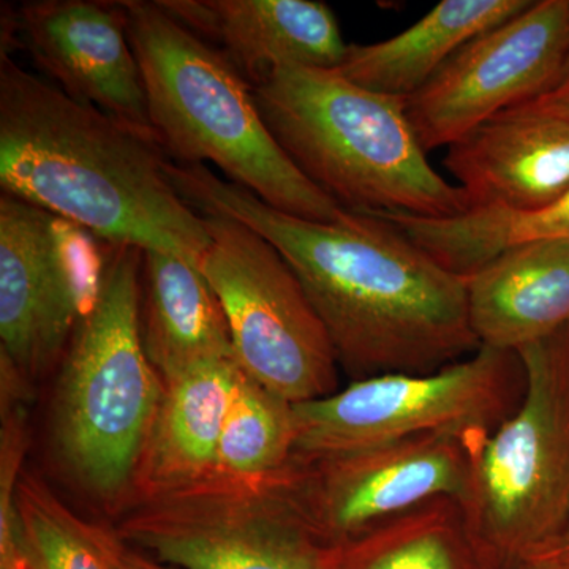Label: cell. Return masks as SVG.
I'll list each match as a JSON object with an SVG mask.
<instances>
[{"instance_id":"cell-1","label":"cell","mask_w":569,"mask_h":569,"mask_svg":"<svg viewBox=\"0 0 569 569\" xmlns=\"http://www.w3.org/2000/svg\"><path fill=\"white\" fill-rule=\"evenodd\" d=\"M167 173L194 211L238 220L279 250L353 381L436 372L481 347L466 277L388 220L347 211L335 222H313L266 204L206 164L168 160Z\"/></svg>"},{"instance_id":"cell-2","label":"cell","mask_w":569,"mask_h":569,"mask_svg":"<svg viewBox=\"0 0 569 569\" xmlns=\"http://www.w3.org/2000/svg\"><path fill=\"white\" fill-rule=\"evenodd\" d=\"M162 146L0 61V187L108 247L200 266L209 233L168 178Z\"/></svg>"},{"instance_id":"cell-3","label":"cell","mask_w":569,"mask_h":569,"mask_svg":"<svg viewBox=\"0 0 569 569\" xmlns=\"http://www.w3.org/2000/svg\"><path fill=\"white\" fill-rule=\"evenodd\" d=\"M291 162L347 211L449 219L473 211L466 190L427 160L406 97L370 91L337 70L287 66L253 88Z\"/></svg>"},{"instance_id":"cell-4","label":"cell","mask_w":569,"mask_h":569,"mask_svg":"<svg viewBox=\"0 0 569 569\" xmlns=\"http://www.w3.org/2000/svg\"><path fill=\"white\" fill-rule=\"evenodd\" d=\"M160 146L176 163H212L266 204L313 222L347 212L307 179L268 129L233 63L159 2L122 0Z\"/></svg>"},{"instance_id":"cell-5","label":"cell","mask_w":569,"mask_h":569,"mask_svg":"<svg viewBox=\"0 0 569 569\" xmlns=\"http://www.w3.org/2000/svg\"><path fill=\"white\" fill-rule=\"evenodd\" d=\"M141 258L140 249L108 247L99 295L63 355L52 402V443L67 473L121 516L163 396L141 337Z\"/></svg>"},{"instance_id":"cell-6","label":"cell","mask_w":569,"mask_h":569,"mask_svg":"<svg viewBox=\"0 0 569 569\" xmlns=\"http://www.w3.org/2000/svg\"><path fill=\"white\" fill-rule=\"evenodd\" d=\"M518 356L522 399L475 449L460 500L500 569L548 548L569 520V326Z\"/></svg>"},{"instance_id":"cell-7","label":"cell","mask_w":569,"mask_h":569,"mask_svg":"<svg viewBox=\"0 0 569 569\" xmlns=\"http://www.w3.org/2000/svg\"><path fill=\"white\" fill-rule=\"evenodd\" d=\"M523 370L518 353L481 346L430 373H387L295 403V452L340 451L452 433L485 440L518 408Z\"/></svg>"},{"instance_id":"cell-8","label":"cell","mask_w":569,"mask_h":569,"mask_svg":"<svg viewBox=\"0 0 569 569\" xmlns=\"http://www.w3.org/2000/svg\"><path fill=\"white\" fill-rule=\"evenodd\" d=\"M203 217L211 241L200 269L223 307L242 372L291 403L336 392L335 347L293 269L247 224Z\"/></svg>"},{"instance_id":"cell-9","label":"cell","mask_w":569,"mask_h":569,"mask_svg":"<svg viewBox=\"0 0 569 569\" xmlns=\"http://www.w3.org/2000/svg\"><path fill=\"white\" fill-rule=\"evenodd\" d=\"M116 533L182 569H332L336 548L313 537L288 503L277 473L212 475L123 512Z\"/></svg>"},{"instance_id":"cell-10","label":"cell","mask_w":569,"mask_h":569,"mask_svg":"<svg viewBox=\"0 0 569 569\" xmlns=\"http://www.w3.org/2000/svg\"><path fill=\"white\" fill-rule=\"evenodd\" d=\"M479 443L430 433L317 455L293 452L277 481L310 533L339 548L427 501L462 500Z\"/></svg>"},{"instance_id":"cell-11","label":"cell","mask_w":569,"mask_h":569,"mask_svg":"<svg viewBox=\"0 0 569 569\" xmlns=\"http://www.w3.org/2000/svg\"><path fill=\"white\" fill-rule=\"evenodd\" d=\"M74 224L0 197V355L29 383L62 361L102 284L107 253Z\"/></svg>"},{"instance_id":"cell-12","label":"cell","mask_w":569,"mask_h":569,"mask_svg":"<svg viewBox=\"0 0 569 569\" xmlns=\"http://www.w3.org/2000/svg\"><path fill=\"white\" fill-rule=\"evenodd\" d=\"M569 63V0H538L468 41L408 97L426 152L452 146L498 112L553 91Z\"/></svg>"},{"instance_id":"cell-13","label":"cell","mask_w":569,"mask_h":569,"mask_svg":"<svg viewBox=\"0 0 569 569\" xmlns=\"http://www.w3.org/2000/svg\"><path fill=\"white\" fill-rule=\"evenodd\" d=\"M17 20L33 63L56 88L160 144L121 2L32 0Z\"/></svg>"},{"instance_id":"cell-14","label":"cell","mask_w":569,"mask_h":569,"mask_svg":"<svg viewBox=\"0 0 569 569\" xmlns=\"http://www.w3.org/2000/svg\"><path fill=\"white\" fill-rule=\"evenodd\" d=\"M445 167L473 209L533 212L569 190V108L542 96L449 146Z\"/></svg>"},{"instance_id":"cell-15","label":"cell","mask_w":569,"mask_h":569,"mask_svg":"<svg viewBox=\"0 0 569 569\" xmlns=\"http://www.w3.org/2000/svg\"><path fill=\"white\" fill-rule=\"evenodd\" d=\"M219 50L257 88L280 67L339 69L346 59L335 11L317 0H157Z\"/></svg>"},{"instance_id":"cell-16","label":"cell","mask_w":569,"mask_h":569,"mask_svg":"<svg viewBox=\"0 0 569 569\" xmlns=\"http://www.w3.org/2000/svg\"><path fill=\"white\" fill-rule=\"evenodd\" d=\"M239 372L234 358H212L163 381L162 400L134 473L130 508L212 477Z\"/></svg>"},{"instance_id":"cell-17","label":"cell","mask_w":569,"mask_h":569,"mask_svg":"<svg viewBox=\"0 0 569 569\" xmlns=\"http://www.w3.org/2000/svg\"><path fill=\"white\" fill-rule=\"evenodd\" d=\"M466 279L479 346L518 353L569 326V241L511 247Z\"/></svg>"},{"instance_id":"cell-18","label":"cell","mask_w":569,"mask_h":569,"mask_svg":"<svg viewBox=\"0 0 569 569\" xmlns=\"http://www.w3.org/2000/svg\"><path fill=\"white\" fill-rule=\"evenodd\" d=\"M140 323L146 353L163 381L206 359L234 358L216 291L200 266L176 254L142 252Z\"/></svg>"},{"instance_id":"cell-19","label":"cell","mask_w":569,"mask_h":569,"mask_svg":"<svg viewBox=\"0 0 569 569\" xmlns=\"http://www.w3.org/2000/svg\"><path fill=\"white\" fill-rule=\"evenodd\" d=\"M530 6V0H443L391 39L348 44L342 77L387 96L408 97L425 88L459 50Z\"/></svg>"},{"instance_id":"cell-20","label":"cell","mask_w":569,"mask_h":569,"mask_svg":"<svg viewBox=\"0 0 569 569\" xmlns=\"http://www.w3.org/2000/svg\"><path fill=\"white\" fill-rule=\"evenodd\" d=\"M332 569H500L456 498H436L336 548Z\"/></svg>"},{"instance_id":"cell-21","label":"cell","mask_w":569,"mask_h":569,"mask_svg":"<svg viewBox=\"0 0 569 569\" xmlns=\"http://www.w3.org/2000/svg\"><path fill=\"white\" fill-rule=\"evenodd\" d=\"M406 233L438 263L470 277L511 247L535 241H569V190L533 212L473 209L449 219H421L406 213H373Z\"/></svg>"},{"instance_id":"cell-22","label":"cell","mask_w":569,"mask_h":569,"mask_svg":"<svg viewBox=\"0 0 569 569\" xmlns=\"http://www.w3.org/2000/svg\"><path fill=\"white\" fill-rule=\"evenodd\" d=\"M293 406L241 370L224 417L213 475L261 479L279 473L295 452Z\"/></svg>"},{"instance_id":"cell-23","label":"cell","mask_w":569,"mask_h":569,"mask_svg":"<svg viewBox=\"0 0 569 569\" xmlns=\"http://www.w3.org/2000/svg\"><path fill=\"white\" fill-rule=\"evenodd\" d=\"M14 516L24 569H107L102 526L74 515L37 475L22 473Z\"/></svg>"},{"instance_id":"cell-24","label":"cell","mask_w":569,"mask_h":569,"mask_svg":"<svg viewBox=\"0 0 569 569\" xmlns=\"http://www.w3.org/2000/svg\"><path fill=\"white\" fill-rule=\"evenodd\" d=\"M104 563L107 569H171L163 567L159 560L144 556L140 549L123 541L114 529L102 526L100 531Z\"/></svg>"},{"instance_id":"cell-25","label":"cell","mask_w":569,"mask_h":569,"mask_svg":"<svg viewBox=\"0 0 569 569\" xmlns=\"http://www.w3.org/2000/svg\"><path fill=\"white\" fill-rule=\"evenodd\" d=\"M527 561L545 565L549 569H569V520L556 541L550 542L548 548L539 550Z\"/></svg>"},{"instance_id":"cell-26","label":"cell","mask_w":569,"mask_h":569,"mask_svg":"<svg viewBox=\"0 0 569 569\" xmlns=\"http://www.w3.org/2000/svg\"><path fill=\"white\" fill-rule=\"evenodd\" d=\"M546 97L553 100V102L569 108V63L567 70H565L563 77H561V80L559 81V84L553 88V91L546 93Z\"/></svg>"},{"instance_id":"cell-27","label":"cell","mask_w":569,"mask_h":569,"mask_svg":"<svg viewBox=\"0 0 569 569\" xmlns=\"http://www.w3.org/2000/svg\"><path fill=\"white\" fill-rule=\"evenodd\" d=\"M511 569H549L548 567H542V565L533 563V561H526V563H520L518 567Z\"/></svg>"},{"instance_id":"cell-28","label":"cell","mask_w":569,"mask_h":569,"mask_svg":"<svg viewBox=\"0 0 569 569\" xmlns=\"http://www.w3.org/2000/svg\"><path fill=\"white\" fill-rule=\"evenodd\" d=\"M11 569H24V565H22V561H21V563L14 565V567Z\"/></svg>"}]
</instances>
